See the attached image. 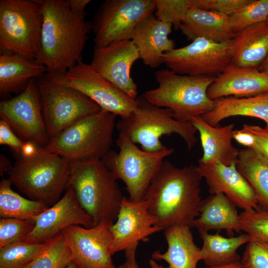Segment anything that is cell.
<instances>
[{
	"mask_svg": "<svg viewBox=\"0 0 268 268\" xmlns=\"http://www.w3.org/2000/svg\"><path fill=\"white\" fill-rule=\"evenodd\" d=\"M137 246L125 250V261L118 268H139L135 259V252Z\"/></svg>",
	"mask_w": 268,
	"mask_h": 268,
	"instance_id": "42",
	"label": "cell"
},
{
	"mask_svg": "<svg viewBox=\"0 0 268 268\" xmlns=\"http://www.w3.org/2000/svg\"><path fill=\"white\" fill-rule=\"evenodd\" d=\"M113 223L103 221L90 228L71 225L63 230L72 262L78 268H116L111 254Z\"/></svg>",
	"mask_w": 268,
	"mask_h": 268,
	"instance_id": "14",
	"label": "cell"
},
{
	"mask_svg": "<svg viewBox=\"0 0 268 268\" xmlns=\"http://www.w3.org/2000/svg\"><path fill=\"white\" fill-rule=\"evenodd\" d=\"M135 109L116 123L120 133L134 143L139 144L142 150L155 152L166 146L160 138L164 135L176 134L185 142L190 150L197 141V129L191 122L180 121L174 118L172 111L149 103L143 94L136 98Z\"/></svg>",
	"mask_w": 268,
	"mask_h": 268,
	"instance_id": "6",
	"label": "cell"
},
{
	"mask_svg": "<svg viewBox=\"0 0 268 268\" xmlns=\"http://www.w3.org/2000/svg\"><path fill=\"white\" fill-rule=\"evenodd\" d=\"M264 94L268 98V92Z\"/></svg>",
	"mask_w": 268,
	"mask_h": 268,
	"instance_id": "50",
	"label": "cell"
},
{
	"mask_svg": "<svg viewBox=\"0 0 268 268\" xmlns=\"http://www.w3.org/2000/svg\"><path fill=\"white\" fill-rule=\"evenodd\" d=\"M233 39L217 43L203 38L164 54L163 63L181 75L213 76L231 64Z\"/></svg>",
	"mask_w": 268,
	"mask_h": 268,
	"instance_id": "12",
	"label": "cell"
},
{
	"mask_svg": "<svg viewBox=\"0 0 268 268\" xmlns=\"http://www.w3.org/2000/svg\"><path fill=\"white\" fill-rule=\"evenodd\" d=\"M42 12L40 51L36 61L48 72L65 74L82 62L91 22L73 11L66 0H38Z\"/></svg>",
	"mask_w": 268,
	"mask_h": 268,
	"instance_id": "1",
	"label": "cell"
},
{
	"mask_svg": "<svg viewBox=\"0 0 268 268\" xmlns=\"http://www.w3.org/2000/svg\"><path fill=\"white\" fill-rule=\"evenodd\" d=\"M241 262L245 268H268V242L247 243Z\"/></svg>",
	"mask_w": 268,
	"mask_h": 268,
	"instance_id": "39",
	"label": "cell"
},
{
	"mask_svg": "<svg viewBox=\"0 0 268 268\" xmlns=\"http://www.w3.org/2000/svg\"><path fill=\"white\" fill-rule=\"evenodd\" d=\"M267 21L268 22V18L267 19Z\"/></svg>",
	"mask_w": 268,
	"mask_h": 268,
	"instance_id": "51",
	"label": "cell"
},
{
	"mask_svg": "<svg viewBox=\"0 0 268 268\" xmlns=\"http://www.w3.org/2000/svg\"><path fill=\"white\" fill-rule=\"evenodd\" d=\"M36 81L49 140L79 120L101 110L91 99L67 85L64 74L47 72Z\"/></svg>",
	"mask_w": 268,
	"mask_h": 268,
	"instance_id": "7",
	"label": "cell"
},
{
	"mask_svg": "<svg viewBox=\"0 0 268 268\" xmlns=\"http://www.w3.org/2000/svg\"><path fill=\"white\" fill-rule=\"evenodd\" d=\"M68 86L79 91L95 102L101 110L121 118L135 108L136 100L123 92L100 75L91 64L80 63L64 74Z\"/></svg>",
	"mask_w": 268,
	"mask_h": 268,
	"instance_id": "15",
	"label": "cell"
},
{
	"mask_svg": "<svg viewBox=\"0 0 268 268\" xmlns=\"http://www.w3.org/2000/svg\"><path fill=\"white\" fill-rule=\"evenodd\" d=\"M18 157L7 173L12 184L30 199L49 206L57 202L67 188L72 161L44 147Z\"/></svg>",
	"mask_w": 268,
	"mask_h": 268,
	"instance_id": "3",
	"label": "cell"
},
{
	"mask_svg": "<svg viewBox=\"0 0 268 268\" xmlns=\"http://www.w3.org/2000/svg\"><path fill=\"white\" fill-rule=\"evenodd\" d=\"M268 92V74L257 68L240 67L229 65L207 89L211 100L233 96L246 98Z\"/></svg>",
	"mask_w": 268,
	"mask_h": 268,
	"instance_id": "20",
	"label": "cell"
},
{
	"mask_svg": "<svg viewBox=\"0 0 268 268\" xmlns=\"http://www.w3.org/2000/svg\"><path fill=\"white\" fill-rule=\"evenodd\" d=\"M35 219L0 218V248L22 241L34 229Z\"/></svg>",
	"mask_w": 268,
	"mask_h": 268,
	"instance_id": "38",
	"label": "cell"
},
{
	"mask_svg": "<svg viewBox=\"0 0 268 268\" xmlns=\"http://www.w3.org/2000/svg\"><path fill=\"white\" fill-rule=\"evenodd\" d=\"M115 117L101 109L66 128L44 147L72 161L102 159L111 150Z\"/></svg>",
	"mask_w": 268,
	"mask_h": 268,
	"instance_id": "8",
	"label": "cell"
},
{
	"mask_svg": "<svg viewBox=\"0 0 268 268\" xmlns=\"http://www.w3.org/2000/svg\"><path fill=\"white\" fill-rule=\"evenodd\" d=\"M268 55V22L250 26L235 33L233 39L231 64L258 68Z\"/></svg>",
	"mask_w": 268,
	"mask_h": 268,
	"instance_id": "25",
	"label": "cell"
},
{
	"mask_svg": "<svg viewBox=\"0 0 268 268\" xmlns=\"http://www.w3.org/2000/svg\"><path fill=\"white\" fill-rule=\"evenodd\" d=\"M155 17L160 21L170 23L175 30L180 29L189 8L191 0H153Z\"/></svg>",
	"mask_w": 268,
	"mask_h": 268,
	"instance_id": "36",
	"label": "cell"
},
{
	"mask_svg": "<svg viewBox=\"0 0 268 268\" xmlns=\"http://www.w3.org/2000/svg\"><path fill=\"white\" fill-rule=\"evenodd\" d=\"M180 29L192 41L203 38L221 43L232 40L235 34L231 29L229 15L193 5L188 10Z\"/></svg>",
	"mask_w": 268,
	"mask_h": 268,
	"instance_id": "23",
	"label": "cell"
},
{
	"mask_svg": "<svg viewBox=\"0 0 268 268\" xmlns=\"http://www.w3.org/2000/svg\"><path fill=\"white\" fill-rule=\"evenodd\" d=\"M155 78L158 86L145 91V98L155 106L171 110L176 120L191 122L213 109L214 100L207 91L215 77L181 75L166 68L156 71Z\"/></svg>",
	"mask_w": 268,
	"mask_h": 268,
	"instance_id": "5",
	"label": "cell"
},
{
	"mask_svg": "<svg viewBox=\"0 0 268 268\" xmlns=\"http://www.w3.org/2000/svg\"><path fill=\"white\" fill-rule=\"evenodd\" d=\"M172 27L171 24L158 20L153 13L137 24L131 40L138 48L145 65L158 67L163 63L164 54L175 48L174 41L169 38Z\"/></svg>",
	"mask_w": 268,
	"mask_h": 268,
	"instance_id": "21",
	"label": "cell"
},
{
	"mask_svg": "<svg viewBox=\"0 0 268 268\" xmlns=\"http://www.w3.org/2000/svg\"><path fill=\"white\" fill-rule=\"evenodd\" d=\"M191 122L199 132L203 155L198 161L219 162L226 166L236 164L239 150L232 143L234 124L213 126L201 117L193 118Z\"/></svg>",
	"mask_w": 268,
	"mask_h": 268,
	"instance_id": "22",
	"label": "cell"
},
{
	"mask_svg": "<svg viewBox=\"0 0 268 268\" xmlns=\"http://www.w3.org/2000/svg\"><path fill=\"white\" fill-rule=\"evenodd\" d=\"M155 10L153 0H106L100 5L92 23L94 48L131 40L134 30Z\"/></svg>",
	"mask_w": 268,
	"mask_h": 268,
	"instance_id": "11",
	"label": "cell"
},
{
	"mask_svg": "<svg viewBox=\"0 0 268 268\" xmlns=\"http://www.w3.org/2000/svg\"><path fill=\"white\" fill-rule=\"evenodd\" d=\"M0 117L25 142L43 147L49 141L37 81L32 79L25 90L0 103Z\"/></svg>",
	"mask_w": 268,
	"mask_h": 268,
	"instance_id": "13",
	"label": "cell"
},
{
	"mask_svg": "<svg viewBox=\"0 0 268 268\" xmlns=\"http://www.w3.org/2000/svg\"><path fill=\"white\" fill-rule=\"evenodd\" d=\"M10 180L0 182V216L20 219H35L50 206L39 201L25 198L11 189Z\"/></svg>",
	"mask_w": 268,
	"mask_h": 268,
	"instance_id": "31",
	"label": "cell"
},
{
	"mask_svg": "<svg viewBox=\"0 0 268 268\" xmlns=\"http://www.w3.org/2000/svg\"><path fill=\"white\" fill-rule=\"evenodd\" d=\"M164 231L168 244L163 253L156 251L151 255L156 261L163 260L169 265L168 268H197L200 249L195 244L191 227L180 225L171 226Z\"/></svg>",
	"mask_w": 268,
	"mask_h": 268,
	"instance_id": "26",
	"label": "cell"
},
{
	"mask_svg": "<svg viewBox=\"0 0 268 268\" xmlns=\"http://www.w3.org/2000/svg\"><path fill=\"white\" fill-rule=\"evenodd\" d=\"M232 137L239 143L268 158V129L266 128L244 124L242 129L233 131Z\"/></svg>",
	"mask_w": 268,
	"mask_h": 268,
	"instance_id": "37",
	"label": "cell"
},
{
	"mask_svg": "<svg viewBox=\"0 0 268 268\" xmlns=\"http://www.w3.org/2000/svg\"><path fill=\"white\" fill-rule=\"evenodd\" d=\"M240 229L251 240L268 242V210H244L240 214Z\"/></svg>",
	"mask_w": 268,
	"mask_h": 268,
	"instance_id": "35",
	"label": "cell"
},
{
	"mask_svg": "<svg viewBox=\"0 0 268 268\" xmlns=\"http://www.w3.org/2000/svg\"><path fill=\"white\" fill-rule=\"evenodd\" d=\"M116 142L119 152L110 150L101 159L115 178L124 182L128 199L134 201H142L165 158L174 149L165 146L158 151L147 152L139 149L121 133Z\"/></svg>",
	"mask_w": 268,
	"mask_h": 268,
	"instance_id": "9",
	"label": "cell"
},
{
	"mask_svg": "<svg viewBox=\"0 0 268 268\" xmlns=\"http://www.w3.org/2000/svg\"><path fill=\"white\" fill-rule=\"evenodd\" d=\"M0 175H2L4 172L8 171L11 168L10 162L3 155H0Z\"/></svg>",
	"mask_w": 268,
	"mask_h": 268,
	"instance_id": "45",
	"label": "cell"
},
{
	"mask_svg": "<svg viewBox=\"0 0 268 268\" xmlns=\"http://www.w3.org/2000/svg\"><path fill=\"white\" fill-rule=\"evenodd\" d=\"M117 180L101 159L72 162L67 187L73 189L94 226L103 221L116 220L125 198Z\"/></svg>",
	"mask_w": 268,
	"mask_h": 268,
	"instance_id": "4",
	"label": "cell"
},
{
	"mask_svg": "<svg viewBox=\"0 0 268 268\" xmlns=\"http://www.w3.org/2000/svg\"><path fill=\"white\" fill-rule=\"evenodd\" d=\"M268 17V0H251L229 16V22L235 33L252 25L267 21Z\"/></svg>",
	"mask_w": 268,
	"mask_h": 268,
	"instance_id": "34",
	"label": "cell"
},
{
	"mask_svg": "<svg viewBox=\"0 0 268 268\" xmlns=\"http://www.w3.org/2000/svg\"><path fill=\"white\" fill-rule=\"evenodd\" d=\"M239 219L236 205L225 195L211 194L201 201L194 226L199 231L224 229L239 232Z\"/></svg>",
	"mask_w": 268,
	"mask_h": 268,
	"instance_id": "27",
	"label": "cell"
},
{
	"mask_svg": "<svg viewBox=\"0 0 268 268\" xmlns=\"http://www.w3.org/2000/svg\"><path fill=\"white\" fill-rule=\"evenodd\" d=\"M149 264L150 268H168L159 264L156 260L151 259L149 261Z\"/></svg>",
	"mask_w": 268,
	"mask_h": 268,
	"instance_id": "48",
	"label": "cell"
},
{
	"mask_svg": "<svg viewBox=\"0 0 268 268\" xmlns=\"http://www.w3.org/2000/svg\"><path fill=\"white\" fill-rule=\"evenodd\" d=\"M199 232L203 241L200 257L206 267L218 266L240 261V256L237 250L251 241L250 237L246 233L227 238L221 236L218 233L210 234L206 231Z\"/></svg>",
	"mask_w": 268,
	"mask_h": 268,
	"instance_id": "29",
	"label": "cell"
},
{
	"mask_svg": "<svg viewBox=\"0 0 268 268\" xmlns=\"http://www.w3.org/2000/svg\"><path fill=\"white\" fill-rule=\"evenodd\" d=\"M38 147L33 142H25L22 148V154L23 156H30L33 155L36 151Z\"/></svg>",
	"mask_w": 268,
	"mask_h": 268,
	"instance_id": "44",
	"label": "cell"
},
{
	"mask_svg": "<svg viewBox=\"0 0 268 268\" xmlns=\"http://www.w3.org/2000/svg\"><path fill=\"white\" fill-rule=\"evenodd\" d=\"M204 268H245L243 265L241 261H238L229 263L228 264L214 266V267H206Z\"/></svg>",
	"mask_w": 268,
	"mask_h": 268,
	"instance_id": "46",
	"label": "cell"
},
{
	"mask_svg": "<svg viewBox=\"0 0 268 268\" xmlns=\"http://www.w3.org/2000/svg\"><path fill=\"white\" fill-rule=\"evenodd\" d=\"M72 262L71 251L62 232L26 268H64Z\"/></svg>",
	"mask_w": 268,
	"mask_h": 268,
	"instance_id": "33",
	"label": "cell"
},
{
	"mask_svg": "<svg viewBox=\"0 0 268 268\" xmlns=\"http://www.w3.org/2000/svg\"><path fill=\"white\" fill-rule=\"evenodd\" d=\"M47 72L46 67L18 54L0 52V96L8 99L11 94L23 91L32 79Z\"/></svg>",
	"mask_w": 268,
	"mask_h": 268,
	"instance_id": "24",
	"label": "cell"
},
{
	"mask_svg": "<svg viewBox=\"0 0 268 268\" xmlns=\"http://www.w3.org/2000/svg\"><path fill=\"white\" fill-rule=\"evenodd\" d=\"M236 166L254 190L259 205L268 210V158L246 147L239 150Z\"/></svg>",
	"mask_w": 268,
	"mask_h": 268,
	"instance_id": "30",
	"label": "cell"
},
{
	"mask_svg": "<svg viewBox=\"0 0 268 268\" xmlns=\"http://www.w3.org/2000/svg\"><path fill=\"white\" fill-rule=\"evenodd\" d=\"M251 0H191L192 5L201 9L214 11L230 16Z\"/></svg>",
	"mask_w": 268,
	"mask_h": 268,
	"instance_id": "40",
	"label": "cell"
},
{
	"mask_svg": "<svg viewBox=\"0 0 268 268\" xmlns=\"http://www.w3.org/2000/svg\"><path fill=\"white\" fill-rule=\"evenodd\" d=\"M148 210V202L132 201L124 198L116 220L111 227L113 240L111 254L137 246L140 241L162 230Z\"/></svg>",
	"mask_w": 268,
	"mask_h": 268,
	"instance_id": "18",
	"label": "cell"
},
{
	"mask_svg": "<svg viewBox=\"0 0 268 268\" xmlns=\"http://www.w3.org/2000/svg\"><path fill=\"white\" fill-rule=\"evenodd\" d=\"M25 141L18 137L9 125L4 121H0V144L8 146L18 156L22 154V148Z\"/></svg>",
	"mask_w": 268,
	"mask_h": 268,
	"instance_id": "41",
	"label": "cell"
},
{
	"mask_svg": "<svg viewBox=\"0 0 268 268\" xmlns=\"http://www.w3.org/2000/svg\"><path fill=\"white\" fill-rule=\"evenodd\" d=\"M33 231L22 241L31 243L47 242L71 225L86 228L94 226L91 217L80 205L75 193L67 187L62 198L35 218Z\"/></svg>",
	"mask_w": 268,
	"mask_h": 268,
	"instance_id": "17",
	"label": "cell"
},
{
	"mask_svg": "<svg viewBox=\"0 0 268 268\" xmlns=\"http://www.w3.org/2000/svg\"><path fill=\"white\" fill-rule=\"evenodd\" d=\"M139 59L140 57L136 45L132 40H125L94 48L91 65L117 88L136 99L137 87L131 75V69Z\"/></svg>",
	"mask_w": 268,
	"mask_h": 268,
	"instance_id": "16",
	"label": "cell"
},
{
	"mask_svg": "<svg viewBox=\"0 0 268 268\" xmlns=\"http://www.w3.org/2000/svg\"><path fill=\"white\" fill-rule=\"evenodd\" d=\"M64 268H78L74 263L71 262L70 264L67 265Z\"/></svg>",
	"mask_w": 268,
	"mask_h": 268,
	"instance_id": "49",
	"label": "cell"
},
{
	"mask_svg": "<svg viewBox=\"0 0 268 268\" xmlns=\"http://www.w3.org/2000/svg\"><path fill=\"white\" fill-rule=\"evenodd\" d=\"M258 69L260 71L268 74V55Z\"/></svg>",
	"mask_w": 268,
	"mask_h": 268,
	"instance_id": "47",
	"label": "cell"
},
{
	"mask_svg": "<svg viewBox=\"0 0 268 268\" xmlns=\"http://www.w3.org/2000/svg\"><path fill=\"white\" fill-rule=\"evenodd\" d=\"M236 165L226 166L219 162L198 161L197 168L205 179L211 194H223L236 206L245 211L259 209L254 190L238 171Z\"/></svg>",
	"mask_w": 268,
	"mask_h": 268,
	"instance_id": "19",
	"label": "cell"
},
{
	"mask_svg": "<svg viewBox=\"0 0 268 268\" xmlns=\"http://www.w3.org/2000/svg\"><path fill=\"white\" fill-rule=\"evenodd\" d=\"M42 25V8L38 0H0L1 52L14 53L36 62Z\"/></svg>",
	"mask_w": 268,
	"mask_h": 268,
	"instance_id": "10",
	"label": "cell"
},
{
	"mask_svg": "<svg viewBox=\"0 0 268 268\" xmlns=\"http://www.w3.org/2000/svg\"><path fill=\"white\" fill-rule=\"evenodd\" d=\"M71 9L77 14H86L85 8L90 0H66Z\"/></svg>",
	"mask_w": 268,
	"mask_h": 268,
	"instance_id": "43",
	"label": "cell"
},
{
	"mask_svg": "<svg viewBox=\"0 0 268 268\" xmlns=\"http://www.w3.org/2000/svg\"><path fill=\"white\" fill-rule=\"evenodd\" d=\"M18 241L0 248V268H26L49 244Z\"/></svg>",
	"mask_w": 268,
	"mask_h": 268,
	"instance_id": "32",
	"label": "cell"
},
{
	"mask_svg": "<svg viewBox=\"0 0 268 268\" xmlns=\"http://www.w3.org/2000/svg\"><path fill=\"white\" fill-rule=\"evenodd\" d=\"M244 116L263 120L268 129V98L261 94L255 96L237 98L225 97L214 100V108L201 117L213 126L228 117Z\"/></svg>",
	"mask_w": 268,
	"mask_h": 268,
	"instance_id": "28",
	"label": "cell"
},
{
	"mask_svg": "<svg viewBox=\"0 0 268 268\" xmlns=\"http://www.w3.org/2000/svg\"><path fill=\"white\" fill-rule=\"evenodd\" d=\"M201 179L196 166L179 168L164 161L143 199L156 226L162 230L175 225L194 226L202 200Z\"/></svg>",
	"mask_w": 268,
	"mask_h": 268,
	"instance_id": "2",
	"label": "cell"
}]
</instances>
